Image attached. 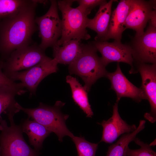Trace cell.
Returning <instances> with one entry per match:
<instances>
[{
  "label": "cell",
  "instance_id": "obj_6",
  "mask_svg": "<svg viewBox=\"0 0 156 156\" xmlns=\"http://www.w3.org/2000/svg\"><path fill=\"white\" fill-rule=\"evenodd\" d=\"M45 51L35 43L17 49L3 61L2 70L5 75L28 69L47 57Z\"/></svg>",
  "mask_w": 156,
  "mask_h": 156
},
{
  "label": "cell",
  "instance_id": "obj_9",
  "mask_svg": "<svg viewBox=\"0 0 156 156\" xmlns=\"http://www.w3.org/2000/svg\"><path fill=\"white\" fill-rule=\"evenodd\" d=\"M129 44L134 62L156 64V27L148 24L143 34L134 36Z\"/></svg>",
  "mask_w": 156,
  "mask_h": 156
},
{
  "label": "cell",
  "instance_id": "obj_19",
  "mask_svg": "<svg viewBox=\"0 0 156 156\" xmlns=\"http://www.w3.org/2000/svg\"><path fill=\"white\" fill-rule=\"evenodd\" d=\"M81 41L72 39L62 46L55 44L52 47L54 59L58 64L70 65L81 52L83 44Z\"/></svg>",
  "mask_w": 156,
  "mask_h": 156
},
{
  "label": "cell",
  "instance_id": "obj_16",
  "mask_svg": "<svg viewBox=\"0 0 156 156\" xmlns=\"http://www.w3.org/2000/svg\"><path fill=\"white\" fill-rule=\"evenodd\" d=\"M116 1H117L110 0L101 5L94 17L92 19L88 18L87 28L96 33L94 38L95 41H102L106 35L112 13V4Z\"/></svg>",
  "mask_w": 156,
  "mask_h": 156
},
{
  "label": "cell",
  "instance_id": "obj_13",
  "mask_svg": "<svg viewBox=\"0 0 156 156\" xmlns=\"http://www.w3.org/2000/svg\"><path fill=\"white\" fill-rule=\"evenodd\" d=\"M106 77L110 81L111 89L116 94V101H119L123 97L131 98L138 103L142 99H147L143 90L131 83L123 74L119 63H117L115 71L112 73L108 72Z\"/></svg>",
  "mask_w": 156,
  "mask_h": 156
},
{
  "label": "cell",
  "instance_id": "obj_29",
  "mask_svg": "<svg viewBox=\"0 0 156 156\" xmlns=\"http://www.w3.org/2000/svg\"><path fill=\"white\" fill-rule=\"evenodd\" d=\"M0 156H1L0 148Z\"/></svg>",
  "mask_w": 156,
  "mask_h": 156
},
{
  "label": "cell",
  "instance_id": "obj_7",
  "mask_svg": "<svg viewBox=\"0 0 156 156\" xmlns=\"http://www.w3.org/2000/svg\"><path fill=\"white\" fill-rule=\"evenodd\" d=\"M50 2V7L46 13L35 19L38 36L41 39L39 46L44 51L55 45L62 34V21L58 13L57 1L51 0Z\"/></svg>",
  "mask_w": 156,
  "mask_h": 156
},
{
  "label": "cell",
  "instance_id": "obj_21",
  "mask_svg": "<svg viewBox=\"0 0 156 156\" xmlns=\"http://www.w3.org/2000/svg\"><path fill=\"white\" fill-rule=\"evenodd\" d=\"M145 123V120H140L138 127L134 131L124 134L116 143L108 147L106 156H126V151L129 144L144 128Z\"/></svg>",
  "mask_w": 156,
  "mask_h": 156
},
{
  "label": "cell",
  "instance_id": "obj_5",
  "mask_svg": "<svg viewBox=\"0 0 156 156\" xmlns=\"http://www.w3.org/2000/svg\"><path fill=\"white\" fill-rule=\"evenodd\" d=\"M10 125L0 116V148L1 156H39L24 140L20 125H16L13 116L8 117Z\"/></svg>",
  "mask_w": 156,
  "mask_h": 156
},
{
  "label": "cell",
  "instance_id": "obj_23",
  "mask_svg": "<svg viewBox=\"0 0 156 156\" xmlns=\"http://www.w3.org/2000/svg\"><path fill=\"white\" fill-rule=\"evenodd\" d=\"M71 139L75 145L77 156H95L98 144L90 142L81 136L74 135Z\"/></svg>",
  "mask_w": 156,
  "mask_h": 156
},
{
  "label": "cell",
  "instance_id": "obj_24",
  "mask_svg": "<svg viewBox=\"0 0 156 156\" xmlns=\"http://www.w3.org/2000/svg\"><path fill=\"white\" fill-rule=\"evenodd\" d=\"M140 148L137 149H131L128 146L126 151V156H156V153L151 146L144 143L138 138H135L133 140Z\"/></svg>",
  "mask_w": 156,
  "mask_h": 156
},
{
  "label": "cell",
  "instance_id": "obj_17",
  "mask_svg": "<svg viewBox=\"0 0 156 156\" xmlns=\"http://www.w3.org/2000/svg\"><path fill=\"white\" fill-rule=\"evenodd\" d=\"M24 88L21 82L16 86H0V116L3 113L8 117L10 116H14L20 111L15 106L17 102L15 97L27 92Z\"/></svg>",
  "mask_w": 156,
  "mask_h": 156
},
{
  "label": "cell",
  "instance_id": "obj_11",
  "mask_svg": "<svg viewBox=\"0 0 156 156\" xmlns=\"http://www.w3.org/2000/svg\"><path fill=\"white\" fill-rule=\"evenodd\" d=\"M156 0H132L124 26L135 31V36L142 35L151 13L156 9Z\"/></svg>",
  "mask_w": 156,
  "mask_h": 156
},
{
  "label": "cell",
  "instance_id": "obj_28",
  "mask_svg": "<svg viewBox=\"0 0 156 156\" xmlns=\"http://www.w3.org/2000/svg\"><path fill=\"white\" fill-rule=\"evenodd\" d=\"M34 1L36 3H42L44 5H46L48 1L47 0H34Z\"/></svg>",
  "mask_w": 156,
  "mask_h": 156
},
{
  "label": "cell",
  "instance_id": "obj_14",
  "mask_svg": "<svg viewBox=\"0 0 156 156\" xmlns=\"http://www.w3.org/2000/svg\"><path fill=\"white\" fill-rule=\"evenodd\" d=\"M118 102L116 101L113 106L112 117L107 120H103L101 123H99L103 127L102 137L100 142L111 144L121 134L132 132L137 128L135 125H129L122 119L118 112Z\"/></svg>",
  "mask_w": 156,
  "mask_h": 156
},
{
  "label": "cell",
  "instance_id": "obj_27",
  "mask_svg": "<svg viewBox=\"0 0 156 156\" xmlns=\"http://www.w3.org/2000/svg\"><path fill=\"white\" fill-rule=\"evenodd\" d=\"M148 23V24L156 27V9H153L152 11Z\"/></svg>",
  "mask_w": 156,
  "mask_h": 156
},
{
  "label": "cell",
  "instance_id": "obj_26",
  "mask_svg": "<svg viewBox=\"0 0 156 156\" xmlns=\"http://www.w3.org/2000/svg\"><path fill=\"white\" fill-rule=\"evenodd\" d=\"M3 61L0 59V86H16L19 83H16L9 79L4 74L2 70Z\"/></svg>",
  "mask_w": 156,
  "mask_h": 156
},
{
  "label": "cell",
  "instance_id": "obj_15",
  "mask_svg": "<svg viewBox=\"0 0 156 156\" xmlns=\"http://www.w3.org/2000/svg\"><path fill=\"white\" fill-rule=\"evenodd\" d=\"M132 0H121L112 13L107 34L101 41L110 39L121 41L123 32L125 30L124 24L128 14Z\"/></svg>",
  "mask_w": 156,
  "mask_h": 156
},
{
  "label": "cell",
  "instance_id": "obj_25",
  "mask_svg": "<svg viewBox=\"0 0 156 156\" xmlns=\"http://www.w3.org/2000/svg\"><path fill=\"white\" fill-rule=\"evenodd\" d=\"M76 1L79 3L77 7L87 15L96 7L100 6L107 2L104 0H78Z\"/></svg>",
  "mask_w": 156,
  "mask_h": 156
},
{
  "label": "cell",
  "instance_id": "obj_22",
  "mask_svg": "<svg viewBox=\"0 0 156 156\" xmlns=\"http://www.w3.org/2000/svg\"><path fill=\"white\" fill-rule=\"evenodd\" d=\"M32 2L31 0H0V21L16 14Z\"/></svg>",
  "mask_w": 156,
  "mask_h": 156
},
{
  "label": "cell",
  "instance_id": "obj_4",
  "mask_svg": "<svg viewBox=\"0 0 156 156\" xmlns=\"http://www.w3.org/2000/svg\"><path fill=\"white\" fill-rule=\"evenodd\" d=\"M73 0L57 1L58 8L61 11L62 31L57 45L61 46L72 39L88 40L91 38L86 29L88 15L77 7H71Z\"/></svg>",
  "mask_w": 156,
  "mask_h": 156
},
{
  "label": "cell",
  "instance_id": "obj_12",
  "mask_svg": "<svg viewBox=\"0 0 156 156\" xmlns=\"http://www.w3.org/2000/svg\"><path fill=\"white\" fill-rule=\"evenodd\" d=\"M137 70L142 80L140 87L146 95L151 106V111L146 113L145 118L151 123L156 120V64H149L136 63Z\"/></svg>",
  "mask_w": 156,
  "mask_h": 156
},
{
  "label": "cell",
  "instance_id": "obj_18",
  "mask_svg": "<svg viewBox=\"0 0 156 156\" xmlns=\"http://www.w3.org/2000/svg\"><path fill=\"white\" fill-rule=\"evenodd\" d=\"M20 125L23 132L27 135L30 145L38 151L42 148L45 139L52 133L44 126L29 118L23 120Z\"/></svg>",
  "mask_w": 156,
  "mask_h": 156
},
{
  "label": "cell",
  "instance_id": "obj_1",
  "mask_svg": "<svg viewBox=\"0 0 156 156\" xmlns=\"http://www.w3.org/2000/svg\"><path fill=\"white\" fill-rule=\"evenodd\" d=\"M32 1L17 14L0 21V56L2 61L15 50L32 44V37L38 30L35 21L38 3Z\"/></svg>",
  "mask_w": 156,
  "mask_h": 156
},
{
  "label": "cell",
  "instance_id": "obj_3",
  "mask_svg": "<svg viewBox=\"0 0 156 156\" xmlns=\"http://www.w3.org/2000/svg\"><path fill=\"white\" fill-rule=\"evenodd\" d=\"M97 51L92 43L83 44L80 54L68 67L70 75H77L82 79L87 92L98 79L106 77L108 73L101 58L97 54Z\"/></svg>",
  "mask_w": 156,
  "mask_h": 156
},
{
  "label": "cell",
  "instance_id": "obj_10",
  "mask_svg": "<svg viewBox=\"0 0 156 156\" xmlns=\"http://www.w3.org/2000/svg\"><path fill=\"white\" fill-rule=\"evenodd\" d=\"M91 43L101 54L102 61L106 66L112 62H124L131 66L130 73H134V60L129 44L114 40L112 42L95 40Z\"/></svg>",
  "mask_w": 156,
  "mask_h": 156
},
{
  "label": "cell",
  "instance_id": "obj_20",
  "mask_svg": "<svg viewBox=\"0 0 156 156\" xmlns=\"http://www.w3.org/2000/svg\"><path fill=\"white\" fill-rule=\"evenodd\" d=\"M66 81L70 86L72 97L74 102L86 114V117L92 118L93 113L89 102L86 90L75 77L67 76Z\"/></svg>",
  "mask_w": 156,
  "mask_h": 156
},
{
  "label": "cell",
  "instance_id": "obj_2",
  "mask_svg": "<svg viewBox=\"0 0 156 156\" xmlns=\"http://www.w3.org/2000/svg\"><path fill=\"white\" fill-rule=\"evenodd\" d=\"M65 103L57 101L53 106H50L40 102L38 106L34 108H25L17 102L16 107L27 114L31 118L44 126L57 136L59 140L62 142L64 137L68 136L71 138L73 134L68 128L66 121L69 116L63 114L61 108Z\"/></svg>",
  "mask_w": 156,
  "mask_h": 156
},
{
  "label": "cell",
  "instance_id": "obj_8",
  "mask_svg": "<svg viewBox=\"0 0 156 156\" xmlns=\"http://www.w3.org/2000/svg\"><path fill=\"white\" fill-rule=\"evenodd\" d=\"M58 64L55 59L48 57L28 69L5 75L13 81H20L24 88L30 92L31 96L35 95L37 88L41 81L48 75L58 71Z\"/></svg>",
  "mask_w": 156,
  "mask_h": 156
}]
</instances>
